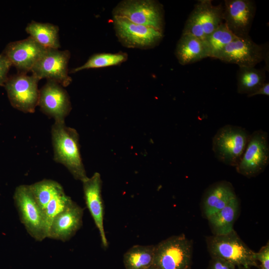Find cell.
Masks as SVG:
<instances>
[{"mask_svg":"<svg viewBox=\"0 0 269 269\" xmlns=\"http://www.w3.org/2000/svg\"><path fill=\"white\" fill-rule=\"evenodd\" d=\"M266 48L254 42L250 36L237 37L224 48L217 59L225 63L236 64L239 67H255L264 60L266 61L265 69L268 70L269 50Z\"/></svg>","mask_w":269,"mask_h":269,"instance_id":"obj_11","label":"cell"},{"mask_svg":"<svg viewBox=\"0 0 269 269\" xmlns=\"http://www.w3.org/2000/svg\"><path fill=\"white\" fill-rule=\"evenodd\" d=\"M236 266L225 260L212 258L209 269H236Z\"/></svg>","mask_w":269,"mask_h":269,"instance_id":"obj_29","label":"cell"},{"mask_svg":"<svg viewBox=\"0 0 269 269\" xmlns=\"http://www.w3.org/2000/svg\"><path fill=\"white\" fill-rule=\"evenodd\" d=\"M206 241L212 258L222 259L245 268L259 267L255 252L242 240L234 230L227 234L208 236Z\"/></svg>","mask_w":269,"mask_h":269,"instance_id":"obj_2","label":"cell"},{"mask_svg":"<svg viewBox=\"0 0 269 269\" xmlns=\"http://www.w3.org/2000/svg\"><path fill=\"white\" fill-rule=\"evenodd\" d=\"M154 245H134L124 255L126 269H146L153 264Z\"/></svg>","mask_w":269,"mask_h":269,"instance_id":"obj_23","label":"cell"},{"mask_svg":"<svg viewBox=\"0 0 269 269\" xmlns=\"http://www.w3.org/2000/svg\"><path fill=\"white\" fill-rule=\"evenodd\" d=\"M11 66L6 57L2 53L0 54V85H4L7 80V75Z\"/></svg>","mask_w":269,"mask_h":269,"instance_id":"obj_28","label":"cell"},{"mask_svg":"<svg viewBox=\"0 0 269 269\" xmlns=\"http://www.w3.org/2000/svg\"><path fill=\"white\" fill-rule=\"evenodd\" d=\"M83 215V209L73 202L54 218L47 238L63 242L69 240L81 227Z\"/></svg>","mask_w":269,"mask_h":269,"instance_id":"obj_17","label":"cell"},{"mask_svg":"<svg viewBox=\"0 0 269 269\" xmlns=\"http://www.w3.org/2000/svg\"><path fill=\"white\" fill-rule=\"evenodd\" d=\"M238 269H245V268L242 266H239Z\"/></svg>","mask_w":269,"mask_h":269,"instance_id":"obj_32","label":"cell"},{"mask_svg":"<svg viewBox=\"0 0 269 269\" xmlns=\"http://www.w3.org/2000/svg\"><path fill=\"white\" fill-rule=\"evenodd\" d=\"M51 133L54 161L63 165L75 179L82 182L87 179L76 130L65 122H54Z\"/></svg>","mask_w":269,"mask_h":269,"instance_id":"obj_1","label":"cell"},{"mask_svg":"<svg viewBox=\"0 0 269 269\" xmlns=\"http://www.w3.org/2000/svg\"><path fill=\"white\" fill-rule=\"evenodd\" d=\"M70 52L68 50L46 48L32 67L31 72L39 80L46 79L67 87L72 82L69 75Z\"/></svg>","mask_w":269,"mask_h":269,"instance_id":"obj_12","label":"cell"},{"mask_svg":"<svg viewBox=\"0 0 269 269\" xmlns=\"http://www.w3.org/2000/svg\"><path fill=\"white\" fill-rule=\"evenodd\" d=\"M237 197L230 182L224 180L213 183L206 190L202 198L204 216L207 219Z\"/></svg>","mask_w":269,"mask_h":269,"instance_id":"obj_18","label":"cell"},{"mask_svg":"<svg viewBox=\"0 0 269 269\" xmlns=\"http://www.w3.org/2000/svg\"><path fill=\"white\" fill-rule=\"evenodd\" d=\"M46 48L39 44L31 37L11 42L6 46L3 54L18 73L27 74L31 70Z\"/></svg>","mask_w":269,"mask_h":269,"instance_id":"obj_15","label":"cell"},{"mask_svg":"<svg viewBox=\"0 0 269 269\" xmlns=\"http://www.w3.org/2000/svg\"><path fill=\"white\" fill-rule=\"evenodd\" d=\"M256 11V3L253 0H225L223 22L236 37L249 36Z\"/></svg>","mask_w":269,"mask_h":269,"instance_id":"obj_13","label":"cell"},{"mask_svg":"<svg viewBox=\"0 0 269 269\" xmlns=\"http://www.w3.org/2000/svg\"><path fill=\"white\" fill-rule=\"evenodd\" d=\"M266 71L265 68L239 67L237 73L238 93L248 95L255 92L266 82Z\"/></svg>","mask_w":269,"mask_h":269,"instance_id":"obj_22","label":"cell"},{"mask_svg":"<svg viewBox=\"0 0 269 269\" xmlns=\"http://www.w3.org/2000/svg\"><path fill=\"white\" fill-rule=\"evenodd\" d=\"M237 37L223 22L203 40L208 57L217 59L224 48Z\"/></svg>","mask_w":269,"mask_h":269,"instance_id":"obj_25","label":"cell"},{"mask_svg":"<svg viewBox=\"0 0 269 269\" xmlns=\"http://www.w3.org/2000/svg\"><path fill=\"white\" fill-rule=\"evenodd\" d=\"M175 55L182 65L208 57L203 40L188 34H182L176 44Z\"/></svg>","mask_w":269,"mask_h":269,"instance_id":"obj_19","label":"cell"},{"mask_svg":"<svg viewBox=\"0 0 269 269\" xmlns=\"http://www.w3.org/2000/svg\"><path fill=\"white\" fill-rule=\"evenodd\" d=\"M193 243L184 234L173 236L155 245L153 265L160 269H191Z\"/></svg>","mask_w":269,"mask_h":269,"instance_id":"obj_5","label":"cell"},{"mask_svg":"<svg viewBox=\"0 0 269 269\" xmlns=\"http://www.w3.org/2000/svg\"><path fill=\"white\" fill-rule=\"evenodd\" d=\"M240 202L237 197L209 217L207 220L213 235H225L234 230L233 226L238 216Z\"/></svg>","mask_w":269,"mask_h":269,"instance_id":"obj_20","label":"cell"},{"mask_svg":"<svg viewBox=\"0 0 269 269\" xmlns=\"http://www.w3.org/2000/svg\"><path fill=\"white\" fill-rule=\"evenodd\" d=\"M38 106L54 122H65L72 108L67 91L62 86L52 81H47L39 90Z\"/></svg>","mask_w":269,"mask_h":269,"instance_id":"obj_14","label":"cell"},{"mask_svg":"<svg viewBox=\"0 0 269 269\" xmlns=\"http://www.w3.org/2000/svg\"><path fill=\"white\" fill-rule=\"evenodd\" d=\"M26 32L39 44L45 48L59 49V27L49 23L32 21L25 28Z\"/></svg>","mask_w":269,"mask_h":269,"instance_id":"obj_21","label":"cell"},{"mask_svg":"<svg viewBox=\"0 0 269 269\" xmlns=\"http://www.w3.org/2000/svg\"><path fill=\"white\" fill-rule=\"evenodd\" d=\"M257 261L260 262V269H269V243L263 246L258 252H255Z\"/></svg>","mask_w":269,"mask_h":269,"instance_id":"obj_27","label":"cell"},{"mask_svg":"<svg viewBox=\"0 0 269 269\" xmlns=\"http://www.w3.org/2000/svg\"><path fill=\"white\" fill-rule=\"evenodd\" d=\"M73 202L71 198L65 194L63 187L59 183L41 209L47 229V234L54 218L71 205Z\"/></svg>","mask_w":269,"mask_h":269,"instance_id":"obj_24","label":"cell"},{"mask_svg":"<svg viewBox=\"0 0 269 269\" xmlns=\"http://www.w3.org/2000/svg\"><path fill=\"white\" fill-rule=\"evenodd\" d=\"M269 96V83L265 82L262 86L257 89L255 92L247 95L248 98L252 97L257 95Z\"/></svg>","mask_w":269,"mask_h":269,"instance_id":"obj_30","label":"cell"},{"mask_svg":"<svg viewBox=\"0 0 269 269\" xmlns=\"http://www.w3.org/2000/svg\"><path fill=\"white\" fill-rule=\"evenodd\" d=\"M13 200L21 222L29 234L38 241L47 238V229L43 215L29 185L17 186L14 193Z\"/></svg>","mask_w":269,"mask_h":269,"instance_id":"obj_6","label":"cell"},{"mask_svg":"<svg viewBox=\"0 0 269 269\" xmlns=\"http://www.w3.org/2000/svg\"><path fill=\"white\" fill-rule=\"evenodd\" d=\"M146 269H160L157 268V267L152 265L151 266H150V267H149L148 268H147Z\"/></svg>","mask_w":269,"mask_h":269,"instance_id":"obj_31","label":"cell"},{"mask_svg":"<svg viewBox=\"0 0 269 269\" xmlns=\"http://www.w3.org/2000/svg\"><path fill=\"white\" fill-rule=\"evenodd\" d=\"M250 134L245 128L226 125L212 138V149L221 162L236 167L240 162L248 142Z\"/></svg>","mask_w":269,"mask_h":269,"instance_id":"obj_3","label":"cell"},{"mask_svg":"<svg viewBox=\"0 0 269 269\" xmlns=\"http://www.w3.org/2000/svg\"><path fill=\"white\" fill-rule=\"evenodd\" d=\"M223 5H214L211 0H200L194 5L184 24L182 34L204 40L223 22Z\"/></svg>","mask_w":269,"mask_h":269,"instance_id":"obj_7","label":"cell"},{"mask_svg":"<svg viewBox=\"0 0 269 269\" xmlns=\"http://www.w3.org/2000/svg\"><path fill=\"white\" fill-rule=\"evenodd\" d=\"M39 80L34 75L17 73L9 78L4 84L11 106L24 113H33L38 106Z\"/></svg>","mask_w":269,"mask_h":269,"instance_id":"obj_10","label":"cell"},{"mask_svg":"<svg viewBox=\"0 0 269 269\" xmlns=\"http://www.w3.org/2000/svg\"><path fill=\"white\" fill-rule=\"evenodd\" d=\"M113 17L116 35L124 47L140 49H151L157 46L163 38V32L134 23L123 18Z\"/></svg>","mask_w":269,"mask_h":269,"instance_id":"obj_9","label":"cell"},{"mask_svg":"<svg viewBox=\"0 0 269 269\" xmlns=\"http://www.w3.org/2000/svg\"><path fill=\"white\" fill-rule=\"evenodd\" d=\"M113 17L152 27L164 32V11L162 4L155 0H124L112 11Z\"/></svg>","mask_w":269,"mask_h":269,"instance_id":"obj_4","label":"cell"},{"mask_svg":"<svg viewBox=\"0 0 269 269\" xmlns=\"http://www.w3.org/2000/svg\"><path fill=\"white\" fill-rule=\"evenodd\" d=\"M85 203L99 230L102 246L107 248L108 243L104 227V206L102 196L101 175L95 172L82 182Z\"/></svg>","mask_w":269,"mask_h":269,"instance_id":"obj_16","label":"cell"},{"mask_svg":"<svg viewBox=\"0 0 269 269\" xmlns=\"http://www.w3.org/2000/svg\"><path fill=\"white\" fill-rule=\"evenodd\" d=\"M128 58V54L123 52L96 53L90 56L83 65L73 69L71 72L74 73L85 69L119 65L126 61Z\"/></svg>","mask_w":269,"mask_h":269,"instance_id":"obj_26","label":"cell"},{"mask_svg":"<svg viewBox=\"0 0 269 269\" xmlns=\"http://www.w3.org/2000/svg\"><path fill=\"white\" fill-rule=\"evenodd\" d=\"M269 163V144L268 133L258 130L250 134L241 157L235 167L237 172L248 178L263 172Z\"/></svg>","mask_w":269,"mask_h":269,"instance_id":"obj_8","label":"cell"}]
</instances>
